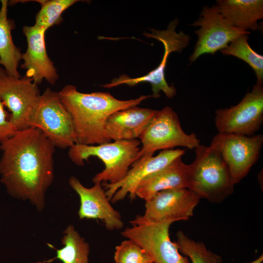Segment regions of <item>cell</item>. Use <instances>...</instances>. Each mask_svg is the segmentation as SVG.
Instances as JSON below:
<instances>
[{
    "label": "cell",
    "instance_id": "cell-1",
    "mask_svg": "<svg viewBox=\"0 0 263 263\" xmlns=\"http://www.w3.org/2000/svg\"><path fill=\"white\" fill-rule=\"evenodd\" d=\"M0 150V180L7 193L42 210L54 180L55 147L41 131L30 127L1 142Z\"/></svg>",
    "mask_w": 263,
    "mask_h": 263
},
{
    "label": "cell",
    "instance_id": "cell-2",
    "mask_svg": "<svg viewBox=\"0 0 263 263\" xmlns=\"http://www.w3.org/2000/svg\"><path fill=\"white\" fill-rule=\"evenodd\" d=\"M58 94L61 103L72 117L76 143L88 145L111 141L106 134L105 125L107 119L112 113L136 106L148 98H155L151 94L122 100L108 92L83 93L72 85L64 86Z\"/></svg>",
    "mask_w": 263,
    "mask_h": 263
},
{
    "label": "cell",
    "instance_id": "cell-3",
    "mask_svg": "<svg viewBox=\"0 0 263 263\" xmlns=\"http://www.w3.org/2000/svg\"><path fill=\"white\" fill-rule=\"evenodd\" d=\"M194 161L188 165L187 188L211 203L223 201L234 191L228 167L213 148L202 145L195 149Z\"/></svg>",
    "mask_w": 263,
    "mask_h": 263
},
{
    "label": "cell",
    "instance_id": "cell-4",
    "mask_svg": "<svg viewBox=\"0 0 263 263\" xmlns=\"http://www.w3.org/2000/svg\"><path fill=\"white\" fill-rule=\"evenodd\" d=\"M140 141L137 139L114 141L97 145L75 143L69 148L68 156L79 166L91 156L100 159L104 169L96 174L93 182L113 184L123 180L130 166L138 159Z\"/></svg>",
    "mask_w": 263,
    "mask_h": 263
},
{
    "label": "cell",
    "instance_id": "cell-5",
    "mask_svg": "<svg viewBox=\"0 0 263 263\" xmlns=\"http://www.w3.org/2000/svg\"><path fill=\"white\" fill-rule=\"evenodd\" d=\"M29 124V128L41 131L55 147L69 148L76 143L70 114L61 103L58 92L49 88L40 95Z\"/></svg>",
    "mask_w": 263,
    "mask_h": 263
},
{
    "label": "cell",
    "instance_id": "cell-6",
    "mask_svg": "<svg viewBox=\"0 0 263 263\" xmlns=\"http://www.w3.org/2000/svg\"><path fill=\"white\" fill-rule=\"evenodd\" d=\"M179 23L177 19L170 21L165 30L150 29V33H145L144 35L148 38L156 39L161 42L164 46V54L161 62L154 70L147 75L137 78H131L123 75L118 78L113 79L109 83L101 86L111 88L122 84L133 86L137 84L148 82L151 86L152 95L155 98L159 97L160 93L162 91L169 98H172L176 94L175 87L169 85L165 76V70L169 55L173 52L181 53L186 47L189 41V36L183 32L177 33L176 27Z\"/></svg>",
    "mask_w": 263,
    "mask_h": 263
},
{
    "label": "cell",
    "instance_id": "cell-7",
    "mask_svg": "<svg viewBox=\"0 0 263 263\" xmlns=\"http://www.w3.org/2000/svg\"><path fill=\"white\" fill-rule=\"evenodd\" d=\"M142 147L138 159L144 155L158 150L172 149L175 147L195 149L200 140L193 132L187 134L182 129L177 113L169 106L157 111L139 137Z\"/></svg>",
    "mask_w": 263,
    "mask_h": 263
},
{
    "label": "cell",
    "instance_id": "cell-8",
    "mask_svg": "<svg viewBox=\"0 0 263 263\" xmlns=\"http://www.w3.org/2000/svg\"><path fill=\"white\" fill-rule=\"evenodd\" d=\"M218 133L252 136L263 122V86L256 83L236 105L215 112Z\"/></svg>",
    "mask_w": 263,
    "mask_h": 263
},
{
    "label": "cell",
    "instance_id": "cell-9",
    "mask_svg": "<svg viewBox=\"0 0 263 263\" xmlns=\"http://www.w3.org/2000/svg\"><path fill=\"white\" fill-rule=\"evenodd\" d=\"M263 144L262 134L245 136L218 133L210 146L219 152L236 184L247 175L258 160Z\"/></svg>",
    "mask_w": 263,
    "mask_h": 263
},
{
    "label": "cell",
    "instance_id": "cell-10",
    "mask_svg": "<svg viewBox=\"0 0 263 263\" xmlns=\"http://www.w3.org/2000/svg\"><path fill=\"white\" fill-rule=\"evenodd\" d=\"M199 27L195 31L198 36L193 52L189 57L190 63L204 54H214L224 49L238 37L248 35V31L236 27L219 12L216 5L204 6L198 19L192 24Z\"/></svg>",
    "mask_w": 263,
    "mask_h": 263
},
{
    "label": "cell",
    "instance_id": "cell-11",
    "mask_svg": "<svg viewBox=\"0 0 263 263\" xmlns=\"http://www.w3.org/2000/svg\"><path fill=\"white\" fill-rule=\"evenodd\" d=\"M40 95L38 85L31 78L12 76L0 67V98L10 112L9 120L18 131L29 128Z\"/></svg>",
    "mask_w": 263,
    "mask_h": 263
},
{
    "label": "cell",
    "instance_id": "cell-12",
    "mask_svg": "<svg viewBox=\"0 0 263 263\" xmlns=\"http://www.w3.org/2000/svg\"><path fill=\"white\" fill-rule=\"evenodd\" d=\"M200 198L187 188L160 191L145 203V211L130 222L132 225L168 220H187L192 216Z\"/></svg>",
    "mask_w": 263,
    "mask_h": 263
},
{
    "label": "cell",
    "instance_id": "cell-13",
    "mask_svg": "<svg viewBox=\"0 0 263 263\" xmlns=\"http://www.w3.org/2000/svg\"><path fill=\"white\" fill-rule=\"evenodd\" d=\"M174 220L132 225L121 232L124 237L140 245L152 259L153 263H189L171 241L169 229Z\"/></svg>",
    "mask_w": 263,
    "mask_h": 263
},
{
    "label": "cell",
    "instance_id": "cell-14",
    "mask_svg": "<svg viewBox=\"0 0 263 263\" xmlns=\"http://www.w3.org/2000/svg\"><path fill=\"white\" fill-rule=\"evenodd\" d=\"M185 153V150L177 149L162 150L157 155L149 153L135 162L126 176L113 184H102L105 193L112 203L121 201L129 195L131 200L136 198L135 190L139 183L144 178L163 169Z\"/></svg>",
    "mask_w": 263,
    "mask_h": 263
},
{
    "label": "cell",
    "instance_id": "cell-15",
    "mask_svg": "<svg viewBox=\"0 0 263 263\" xmlns=\"http://www.w3.org/2000/svg\"><path fill=\"white\" fill-rule=\"evenodd\" d=\"M69 184L79 197L80 219L99 220L109 230L123 228L121 214L111 205L101 183L95 182L93 187L87 188L77 178L71 176Z\"/></svg>",
    "mask_w": 263,
    "mask_h": 263
},
{
    "label": "cell",
    "instance_id": "cell-16",
    "mask_svg": "<svg viewBox=\"0 0 263 263\" xmlns=\"http://www.w3.org/2000/svg\"><path fill=\"white\" fill-rule=\"evenodd\" d=\"M46 30L35 24L24 26L22 32L26 37L27 48L22 54V69L26 71V76L38 85L46 80L54 85L58 79L57 70L46 51L45 35Z\"/></svg>",
    "mask_w": 263,
    "mask_h": 263
},
{
    "label": "cell",
    "instance_id": "cell-17",
    "mask_svg": "<svg viewBox=\"0 0 263 263\" xmlns=\"http://www.w3.org/2000/svg\"><path fill=\"white\" fill-rule=\"evenodd\" d=\"M157 112L137 106L115 112L107 119L105 125L106 134L114 141L136 139Z\"/></svg>",
    "mask_w": 263,
    "mask_h": 263
},
{
    "label": "cell",
    "instance_id": "cell-18",
    "mask_svg": "<svg viewBox=\"0 0 263 263\" xmlns=\"http://www.w3.org/2000/svg\"><path fill=\"white\" fill-rule=\"evenodd\" d=\"M188 172V165L179 157L165 168L143 179L136 188V196L146 202L160 191L187 188Z\"/></svg>",
    "mask_w": 263,
    "mask_h": 263
},
{
    "label": "cell",
    "instance_id": "cell-19",
    "mask_svg": "<svg viewBox=\"0 0 263 263\" xmlns=\"http://www.w3.org/2000/svg\"><path fill=\"white\" fill-rule=\"evenodd\" d=\"M216 6L220 14L234 26L247 31L260 29L263 18V0H219Z\"/></svg>",
    "mask_w": 263,
    "mask_h": 263
},
{
    "label": "cell",
    "instance_id": "cell-20",
    "mask_svg": "<svg viewBox=\"0 0 263 263\" xmlns=\"http://www.w3.org/2000/svg\"><path fill=\"white\" fill-rule=\"evenodd\" d=\"M0 64L7 73L14 77H21L18 71L22 54L15 44L11 32L15 28L13 20L8 18V0H0Z\"/></svg>",
    "mask_w": 263,
    "mask_h": 263
},
{
    "label": "cell",
    "instance_id": "cell-21",
    "mask_svg": "<svg viewBox=\"0 0 263 263\" xmlns=\"http://www.w3.org/2000/svg\"><path fill=\"white\" fill-rule=\"evenodd\" d=\"M60 249L56 248L53 245L47 244L48 246L56 250V256L47 261L36 263H50L59 259L63 263H89V244L80 236L73 225H69L63 232Z\"/></svg>",
    "mask_w": 263,
    "mask_h": 263
},
{
    "label": "cell",
    "instance_id": "cell-22",
    "mask_svg": "<svg viewBox=\"0 0 263 263\" xmlns=\"http://www.w3.org/2000/svg\"><path fill=\"white\" fill-rule=\"evenodd\" d=\"M248 35L241 36L220 51L225 55L235 56L247 63L254 70L257 83H263V56L254 51L248 43Z\"/></svg>",
    "mask_w": 263,
    "mask_h": 263
},
{
    "label": "cell",
    "instance_id": "cell-23",
    "mask_svg": "<svg viewBox=\"0 0 263 263\" xmlns=\"http://www.w3.org/2000/svg\"><path fill=\"white\" fill-rule=\"evenodd\" d=\"M176 237L179 250L192 263H222V257L208 249L204 243L191 239L182 231L176 233Z\"/></svg>",
    "mask_w": 263,
    "mask_h": 263
},
{
    "label": "cell",
    "instance_id": "cell-24",
    "mask_svg": "<svg viewBox=\"0 0 263 263\" xmlns=\"http://www.w3.org/2000/svg\"><path fill=\"white\" fill-rule=\"evenodd\" d=\"M77 0H37L41 5L36 16L35 24L47 30L58 25L62 20V14Z\"/></svg>",
    "mask_w": 263,
    "mask_h": 263
},
{
    "label": "cell",
    "instance_id": "cell-25",
    "mask_svg": "<svg viewBox=\"0 0 263 263\" xmlns=\"http://www.w3.org/2000/svg\"><path fill=\"white\" fill-rule=\"evenodd\" d=\"M115 263H148L152 258L133 241H123L115 247L114 254Z\"/></svg>",
    "mask_w": 263,
    "mask_h": 263
},
{
    "label": "cell",
    "instance_id": "cell-26",
    "mask_svg": "<svg viewBox=\"0 0 263 263\" xmlns=\"http://www.w3.org/2000/svg\"><path fill=\"white\" fill-rule=\"evenodd\" d=\"M17 131L10 122L9 115L0 98V143L14 135Z\"/></svg>",
    "mask_w": 263,
    "mask_h": 263
},
{
    "label": "cell",
    "instance_id": "cell-27",
    "mask_svg": "<svg viewBox=\"0 0 263 263\" xmlns=\"http://www.w3.org/2000/svg\"><path fill=\"white\" fill-rule=\"evenodd\" d=\"M263 262V255L262 254L259 257L250 263H262Z\"/></svg>",
    "mask_w": 263,
    "mask_h": 263
},
{
    "label": "cell",
    "instance_id": "cell-28",
    "mask_svg": "<svg viewBox=\"0 0 263 263\" xmlns=\"http://www.w3.org/2000/svg\"><path fill=\"white\" fill-rule=\"evenodd\" d=\"M153 263L152 262H150V263Z\"/></svg>",
    "mask_w": 263,
    "mask_h": 263
}]
</instances>
